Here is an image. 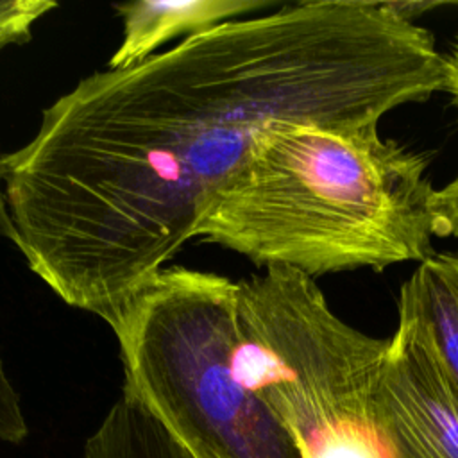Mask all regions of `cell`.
Listing matches in <instances>:
<instances>
[{
	"label": "cell",
	"mask_w": 458,
	"mask_h": 458,
	"mask_svg": "<svg viewBox=\"0 0 458 458\" xmlns=\"http://www.w3.org/2000/svg\"><path fill=\"white\" fill-rule=\"evenodd\" d=\"M428 157L377 127L274 125L204 199L193 238L310 277L433 252Z\"/></svg>",
	"instance_id": "cell-2"
},
{
	"label": "cell",
	"mask_w": 458,
	"mask_h": 458,
	"mask_svg": "<svg viewBox=\"0 0 458 458\" xmlns=\"http://www.w3.org/2000/svg\"><path fill=\"white\" fill-rule=\"evenodd\" d=\"M458 107V38L447 55V89Z\"/></svg>",
	"instance_id": "cell-12"
},
{
	"label": "cell",
	"mask_w": 458,
	"mask_h": 458,
	"mask_svg": "<svg viewBox=\"0 0 458 458\" xmlns=\"http://www.w3.org/2000/svg\"><path fill=\"white\" fill-rule=\"evenodd\" d=\"M388 338L379 399L397 458H458V390L408 283Z\"/></svg>",
	"instance_id": "cell-5"
},
{
	"label": "cell",
	"mask_w": 458,
	"mask_h": 458,
	"mask_svg": "<svg viewBox=\"0 0 458 458\" xmlns=\"http://www.w3.org/2000/svg\"><path fill=\"white\" fill-rule=\"evenodd\" d=\"M406 283L458 390V252L431 254Z\"/></svg>",
	"instance_id": "cell-8"
},
{
	"label": "cell",
	"mask_w": 458,
	"mask_h": 458,
	"mask_svg": "<svg viewBox=\"0 0 458 458\" xmlns=\"http://www.w3.org/2000/svg\"><path fill=\"white\" fill-rule=\"evenodd\" d=\"M238 361L302 458H397L379 383L388 340L344 322L290 267L236 281Z\"/></svg>",
	"instance_id": "cell-4"
},
{
	"label": "cell",
	"mask_w": 458,
	"mask_h": 458,
	"mask_svg": "<svg viewBox=\"0 0 458 458\" xmlns=\"http://www.w3.org/2000/svg\"><path fill=\"white\" fill-rule=\"evenodd\" d=\"M54 9L57 4L52 0H0V50L25 45L34 25Z\"/></svg>",
	"instance_id": "cell-10"
},
{
	"label": "cell",
	"mask_w": 458,
	"mask_h": 458,
	"mask_svg": "<svg viewBox=\"0 0 458 458\" xmlns=\"http://www.w3.org/2000/svg\"><path fill=\"white\" fill-rule=\"evenodd\" d=\"M272 5L270 0H132L113 4V11L122 18L123 36L109 57L107 68L138 64L177 36L200 34L225 21L259 14Z\"/></svg>",
	"instance_id": "cell-6"
},
{
	"label": "cell",
	"mask_w": 458,
	"mask_h": 458,
	"mask_svg": "<svg viewBox=\"0 0 458 458\" xmlns=\"http://www.w3.org/2000/svg\"><path fill=\"white\" fill-rule=\"evenodd\" d=\"M236 281L165 267L116 310L113 329L134 392L199 458H302L242 376Z\"/></svg>",
	"instance_id": "cell-3"
},
{
	"label": "cell",
	"mask_w": 458,
	"mask_h": 458,
	"mask_svg": "<svg viewBox=\"0 0 458 458\" xmlns=\"http://www.w3.org/2000/svg\"><path fill=\"white\" fill-rule=\"evenodd\" d=\"M0 238L16 242L14 224L5 199V175H4V154L0 150ZM27 422L21 410V399L13 386L4 360L0 356V438L9 444H21L27 437Z\"/></svg>",
	"instance_id": "cell-9"
},
{
	"label": "cell",
	"mask_w": 458,
	"mask_h": 458,
	"mask_svg": "<svg viewBox=\"0 0 458 458\" xmlns=\"http://www.w3.org/2000/svg\"><path fill=\"white\" fill-rule=\"evenodd\" d=\"M435 236L458 238V175L435 195Z\"/></svg>",
	"instance_id": "cell-11"
},
{
	"label": "cell",
	"mask_w": 458,
	"mask_h": 458,
	"mask_svg": "<svg viewBox=\"0 0 458 458\" xmlns=\"http://www.w3.org/2000/svg\"><path fill=\"white\" fill-rule=\"evenodd\" d=\"M447 88L394 2L311 0L93 72L4 154L14 245L64 304L109 324L193 238L204 199L274 125L377 127Z\"/></svg>",
	"instance_id": "cell-1"
},
{
	"label": "cell",
	"mask_w": 458,
	"mask_h": 458,
	"mask_svg": "<svg viewBox=\"0 0 458 458\" xmlns=\"http://www.w3.org/2000/svg\"><path fill=\"white\" fill-rule=\"evenodd\" d=\"M84 458H199L134 392L122 388Z\"/></svg>",
	"instance_id": "cell-7"
}]
</instances>
